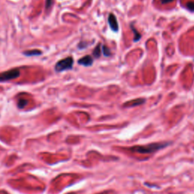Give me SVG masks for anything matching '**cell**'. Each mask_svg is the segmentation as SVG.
<instances>
[{
    "instance_id": "6da1fadb",
    "label": "cell",
    "mask_w": 194,
    "mask_h": 194,
    "mask_svg": "<svg viewBox=\"0 0 194 194\" xmlns=\"http://www.w3.org/2000/svg\"><path fill=\"white\" fill-rule=\"evenodd\" d=\"M167 146H168V143H150L145 146H135L134 147H131L130 149L134 152L149 154V153L156 152Z\"/></svg>"
},
{
    "instance_id": "7a4b0ae2",
    "label": "cell",
    "mask_w": 194,
    "mask_h": 194,
    "mask_svg": "<svg viewBox=\"0 0 194 194\" xmlns=\"http://www.w3.org/2000/svg\"><path fill=\"white\" fill-rule=\"evenodd\" d=\"M74 60L71 57H68L66 58H64L62 60H60L56 63L55 70L57 72H61L66 70H70L73 67Z\"/></svg>"
},
{
    "instance_id": "3957f363",
    "label": "cell",
    "mask_w": 194,
    "mask_h": 194,
    "mask_svg": "<svg viewBox=\"0 0 194 194\" xmlns=\"http://www.w3.org/2000/svg\"><path fill=\"white\" fill-rule=\"evenodd\" d=\"M19 75H20V71L17 68L12 69L5 72L0 73V82H5V81L13 80L18 77Z\"/></svg>"
},
{
    "instance_id": "277c9868",
    "label": "cell",
    "mask_w": 194,
    "mask_h": 194,
    "mask_svg": "<svg viewBox=\"0 0 194 194\" xmlns=\"http://www.w3.org/2000/svg\"><path fill=\"white\" fill-rule=\"evenodd\" d=\"M108 21L111 29L114 32H117L118 30V21H117L116 17L114 16L113 14H110L108 16Z\"/></svg>"
},
{
    "instance_id": "5b68a950",
    "label": "cell",
    "mask_w": 194,
    "mask_h": 194,
    "mask_svg": "<svg viewBox=\"0 0 194 194\" xmlns=\"http://www.w3.org/2000/svg\"><path fill=\"white\" fill-rule=\"evenodd\" d=\"M93 59L92 57L90 56H86L78 61V64L84 65V66H90L93 64Z\"/></svg>"
},
{
    "instance_id": "8992f818",
    "label": "cell",
    "mask_w": 194,
    "mask_h": 194,
    "mask_svg": "<svg viewBox=\"0 0 194 194\" xmlns=\"http://www.w3.org/2000/svg\"><path fill=\"white\" fill-rule=\"evenodd\" d=\"M24 55H25L26 56H40L42 55V52L40 50H30V51H25L24 52Z\"/></svg>"
},
{
    "instance_id": "52a82bcc",
    "label": "cell",
    "mask_w": 194,
    "mask_h": 194,
    "mask_svg": "<svg viewBox=\"0 0 194 194\" xmlns=\"http://www.w3.org/2000/svg\"><path fill=\"white\" fill-rule=\"evenodd\" d=\"M28 101L27 99H20L18 100V107L19 108H24L25 106L27 105Z\"/></svg>"
},
{
    "instance_id": "ba28073f",
    "label": "cell",
    "mask_w": 194,
    "mask_h": 194,
    "mask_svg": "<svg viewBox=\"0 0 194 194\" xmlns=\"http://www.w3.org/2000/svg\"><path fill=\"white\" fill-rule=\"evenodd\" d=\"M101 44H99L98 46H96V48H95L94 51H93V55L96 58H99L101 55Z\"/></svg>"
},
{
    "instance_id": "9c48e42d",
    "label": "cell",
    "mask_w": 194,
    "mask_h": 194,
    "mask_svg": "<svg viewBox=\"0 0 194 194\" xmlns=\"http://www.w3.org/2000/svg\"><path fill=\"white\" fill-rule=\"evenodd\" d=\"M131 29H132L133 32L134 33V36H134V41H135V42H136V41H138V40L141 38V35L139 34L137 30H136L134 29V27H133L132 24H131Z\"/></svg>"
},
{
    "instance_id": "30bf717a",
    "label": "cell",
    "mask_w": 194,
    "mask_h": 194,
    "mask_svg": "<svg viewBox=\"0 0 194 194\" xmlns=\"http://www.w3.org/2000/svg\"><path fill=\"white\" fill-rule=\"evenodd\" d=\"M102 52H103V54H104L105 56H111V52L110 49L106 46H102Z\"/></svg>"
},
{
    "instance_id": "8fae6325",
    "label": "cell",
    "mask_w": 194,
    "mask_h": 194,
    "mask_svg": "<svg viewBox=\"0 0 194 194\" xmlns=\"http://www.w3.org/2000/svg\"><path fill=\"white\" fill-rule=\"evenodd\" d=\"M52 5H53V0H46V10H49L50 8H52Z\"/></svg>"
},
{
    "instance_id": "7c38bea8",
    "label": "cell",
    "mask_w": 194,
    "mask_h": 194,
    "mask_svg": "<svg viewBox=\"0 0 194 194\" xmlns=\"http://www.w3.org/2000/svg\"><path fill=\"white\" fill-rule=\"evenodd\" d=\"M186 7L188 8L189 10L194 12V2H188L186 4Z\"/></svg>"
},
{
    "instance_id": "4fadbf2b",
    "label": "cell",
    "mask_w": 194,
    "mask_h": 194,
    "mask_svg": "<svg viewBox=\"0 0 194 194\" xmlns=\"http://www.w3.org/2000/svg\"><path fill=\"white\" fill-rule=\"evenodd\" d=\"M172 1H174V0H161V2H162V4H166V3H169V2H172Z\"/></svg>"
}]
</instances>
